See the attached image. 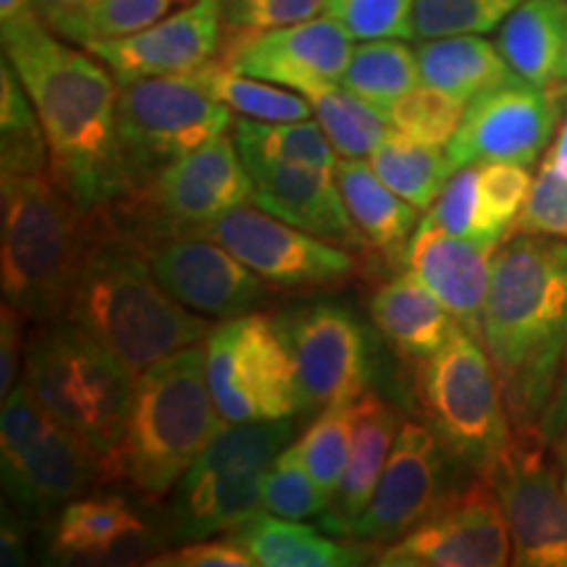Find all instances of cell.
<instances>
[{"instance_id": "obj_1", "label": "cell", "mask_w": 567, "mask_h": 567, "mask_svg": "<svg viewBox=\"0 0 567 567\" xmlns=\"http://www.w3.org/2000/svg\"><path fill=\"white\" fill-rule=\"evenodd\" d=\"M3 59L17 71L48 140V172L84 210L132 193L118 145V80L87 48L48 30L38 13L3 24Z\"/></svg>"}, {"instance_id": "obj_2", "label": "cell", "mask_w": 567, "mask_h": 567, "mask_svg": "<svg viewBox=\"0 0 567 567\" xmlns=\"http://www.w3.org/2000/svg\"><path fill=\"white\" fill-rule=\"evenodd\" d=\"M484 347L509 421L538 431L567 354V239L520 234L496 247Z\"/></svg>"}, {"instance_id": "obj_3", "label": "cell", "mask_w": 567, "mask_h": 567, "mask_svg": "<svg viewBox=\"0 0 567 567\" xmlns=\"http://www.w3.org/2000/svg\"><path fill=\"white\" fill-rule=\"evenodd\" d=\"M66 318L109 347L134 375L210 334L208 318L195 316L161 287L137 234L111 208L97 216Z\"/></svg>"}, {"instance_id": "obj_4", "label": "cell", "mask_w": 567, "mask_h": 567, "mask_svg": "<svg viewBox=\"0 0 567 567\" xmlns=\"http://www.w3.org/2000/svg\"><path fill=\"white\" fill-rule=\"evenodd\" d=\"M101 210H84L51 172L0 174L3 302L27 321L69 316Z\"/></svg>"}, {"instance_id": "obj_5", "label": "cell", "mask_w": 567, "mask_h": 567, "mask_svg": "<svg viewBox=\"0 0 567 567\" xmlns=\"http://www.w3.org/2000/svg\"><path fill=\"white\" fill-rule=\"evenodd\" d=\"M224 423L205 373V344L166 354L134 379L113 478H126L147 499H161L174 492Z\"/></svg>"}, {"instance_id": "obj_6", "label": "cell", "mask_w": 567, "mask_h": 567, "mask_svg": "<svg viewBox=\"0 0 567 567\" xmlns=\"http://www.w3.org/2000/svg\"><path fill=\"white\" fill-rule=\"evenodd\" d=\"M134 375L109 347L71 318L38 323L24 350V381L34 400L101 457L113 478L134 394Z\"/></svg>"}, {"instance_id": "obj_7", "label": "cell", "mask_w": 567, "mask_h": 567, "mask_svg": "<svg viewBox=\"0 0 567 567\" xmlns=\"http://www.w3.org/2000/svg\"><path fill=\"white\" fill-rule=\"evenodd\" d=\"M415 396L446 455L488 476L513 439V421L484 342L457 326L417 363Z\"/></svg>"}, {"instance_id": "obj_8", "label": "cell", "mask_w": 567, "mask_h": 567, "mask_svg": "<svg viewBox=\"0 0 567 567\" xmlns=\"http://www.w3.org/2000/svg\"><path fill=\"white\" fill-rule=\"evenodd\" d=\"M292 417L226 423L174 486V538L193 542L234 534L264 513V476L284 446L292 444Z\"/></svg>"}, {"instance_id": "obj_9", "label": "cell", "mask_w": 567, "mask_h": 567, "mask_svg": "<svg viewBox=\"0 0 567 567\" xmlns=\"http://www.w3.org/2000/svg\"><path fill=\"white\" fill-rule=\"evenodd\" d=\"M3 492L27 515L45 517L103 478L101 457L34 400L24 381L0 413Z\"/></svg>"}, {"instance_id": "obj_10", "label": "cell", "mask_w": 567, "mask_h": 567, "mask_svg": "<svg viewBox=\"0 0 567 567\" xmlns=\"http://www.w3.org/2000/svg\"><path fill=\"white\" fill-rule=\"evenodd\" d=\"M229 126L231 111L193 74L118 84V145L132 193L163 166L221 137Z\"/></svg>"}, {"instance_id": "obj_11", "label": "cell", "mask_w": 567, "mask_h": 567, "mask_svg": "<svg viewBox=\"0 0 567 567\" xmlns=\"http://www.w3.org/2000/svg\"><path fill=\"white\" fill-rule=\"evenodd\" d=\"M205 373L226 423L287 421L300 413V389L276 316L226 318L205 339Z\"/></svg>"}, {"instance_id": "obj_12", "label": "cell", "mask_w": 567, "mask_h": 567, "mask_svg": "<svg viewBox=\"0 0 567 567\" xmlns=\"http://www.w3.org/2000/svg\"><path fill=\"white\" fill-rule=\"evenodd\" d=\"M255 182L229 134L210 140L163 166L151 182L111 205L113 216L137 237L189 231L252 203Z\"/></svg>"}, {"instance_id": "obj_13", "label": "cell", "mask_w": 567, "mask_h": 567, "mask_svg": "<svg viewBox=\"0 0 567 567\" xmlns=\"http://www.w3.org/2000/svg\"><path fill=\"white\" fill-rule=\"evenodd\" d=\"M292 354L300 413L354 402L371 379V339L365 323L347 305L310 302L276 316Z\"/></svg>"}, {"instance_id": "obj_14", "label": "cell", "mask_w": 567, "mask_h": 567, "mask_svg": "<svg viewBox=\"0 0 567 567\" xmlns=\"http://www.w3.org/2000/svg\"><path fill=\"white\" fill-rule=\"evenodd\" d=\"M513 559L505 509L488 476L450 492L439 507L386 544L373 559L384 567H502Z\"/></svg>"}, {"instance_id": "obj_15", "label": "cell", "mask_w": 567, "mask_h": 567, "mask_svg": "<svg viewBox=\"0 0 567 567\" xmlns=\"http://www.w3.org/2000/svg\"><path fill=\"white\" fill-rule=\"evenodd\" d=\"M189 231L226 247L260 279L279 289L337 287L350 281L360 268L358 255L350 250L245 205Z\"/></svg>"}, {"instance_id": "obj_16", "label": "cell", "mask_w": 567, "mask_h": 567, "mask_svg": "<svg viewBox=\"0 0 567 567\" xmlns=\"http://www.w3.org/2000/svg\"><path fill=\"white\" fill-rule=\"evenodd\" d=\"M542 444L547 442L536 429H517L488 478L507 515L513 563L567 567V492Z\"/></svg>"}, {"instance_id": "obj_17", "label": "cell", "mask_w": 567, "mask_h": 567, "mask_svg": "<svg viewBox=\"0 0 567 567\" xmlns=\"http://www.w3.org/2000/svg\"><path fill=\"white\" fill-rule=\"evenodd\" d=\"M137 239L161 287L195 313L226 321L268 300V281L208 237L172 231Z\"/></svg>"}, {"instance_id": "obj_18", "label": "cell", "mask_w": 567, "mask_h": 567, "mask_svg": "<svg viewBox=\"0 0 567 567\" xmlns=\"http://www.w3.org/2000/svg\"><path fill=\"white\" fill-rule=\"evenodd\" d=\"M559 118L557 92L513 74L467 103L446 155L455 168L486 161L530 166L542 155Z\"/></svg>"}, {"instance_id": "obj_19", "label": "cell", "mask_w": 567, "mask_h": 567, "mask_svg": "<svg viewBox=\"0 0 567 567\" xmlns=\"http://www.w3.org/2000/svg\"><path fill=\"white\" fill-rule=\"evenodd\" d=\"M352 48L350 32L326 13L266 32H226L218 61L308 95L342 84Z\"/></svg>"}, {"instance_id": "obj_20", "label": "cell", "mask_w": 567, "mask_h": 567, "mask_svg": "<svg viewBox=\"0 0 567 567\" xmlns=\"http://www.w3.org/2000/svg\"><path fill=\"white\" fill-rule=\"evenodd\" d=\"M446 457L429 425L402 421L379 486L347 536L381 547L423 523L450 494L444 488Z\"/></svg>"}, {"instance_id": "obj_21", "label": "cell", "mask_w": 567, "mask_h": 567, "mask_svg": "<svg viewBox=\"0 0 567 567\" xmlns=\"http://www.w3.org/2000/svg\"><path fill=\"white\" fill-rule=\"evenodd\" d=\"M226 34L224 0H195L153 27L122 40L87 48L113 71L118 84L147 76L195 74L218 59Z\"/></svg>"}, {"instance_id": "obj_22", "label": "cell", "mask_w": 567, "mask_h": 567, "mask_svg": "<svg viewBox=\"0 0 567 567\" xmlns=\"http://www.w3.org/2000/svg\"><path fill=\"white\" fill-rule=\"evenodd\" d=\"M496 247L421 221L405 250L408 271L434 292L457 326L484 342V308Z\"/></svg>"}, {"instance_id": "obj_23", "label": "cell", "mask_w": 567, "mask_h": 567, "mask_svg": "<svg viewBox=\"0 0 567 567\" xmlns=\"http://www.w3.org/2000/svg\"><path fill=\"white\" fill-rule=\"evenodd\" d=\"M255 182L252 203L297 229L334 245L365 247L334 174L284 161H245Z\"/></svg>"}, {"instance_id": "obj_24", "label": "cell", "mask_w": 567, "mask_h": 567, "mask_svg": "<svg viewBox=\"0 0 567 567\" xmlns=\"http://www.w3.org/2000/svg\"><path fill=\"white\" fill-rule=\"evenodd\" d=\"M402 417L389 405L384 396L375 392H363L358 396V417H354V442L350 465H347L344 481L331 499V513L323 517L337 536H347L350 528L363 515L371 496L384 473L389 452L400 434Z\"/></svg>"}, {"instance_id": "obj_25", "label": "cell", "mask_w": 567, "mask_h": 567, "mask_svg": "<svg viewBox=\"0 0 567 567\" xmlns=\"http://www.w3.org/2000/svg\"><path fill=\"white\" fill-rule=\"evenodd\" d=\"M368 310L394 352L415 363L434 354L457 329L442 300L410 271L381 284Z\"/></svg>"}, {"instance_id": "obj_26", "label": "cell", "mask_w": 567, "mask_h": 567, "mask_svg": "<svg viewBox=\"0 0 567 567\" xmlns=\"http://www.w3.org/2000/svg\"><path fill=\"white\" fill-rule=\"evenodd\" d=\"M496 48L520 80L538 87L567 76V0H526L499 27Z\"/></svg>"}, {"instance_id": "obj_27", "label": "cell", "mask_w": 567, "mask_h": 567, "mask_svg": "<svg viewBox=\"0 0 567 567\" xmlns=\"http://www.w3.org/2000/svg\"><path fill=\"white\" fill-rule=\"evenodd\" d=\"M334 176L347 210L354 226L363 231L365 243L386 258H400L421 224L415 205L392 193L379 174L358 158L339 161Z\"/></svg>"}, {"instance_id": "obj_28", "label": "cell", "mask_w": 567, "mask_h": 567, "mask_svg": "<svg viewBox=\"0 0 567 567\" xmlns=\"http://www.w3.org/2000/svg\"><path fill=\"white\" fill-rule=\"evenodd\" d=\"M415 61L421 84L442 90L465 105L515 74L499 48L481 34L423 40L415 51Z\"/></svg>"}, {"instance_id": "obj_29", "label": "cell", "mask_w": 567, "mask_h": 567, "mask_svg": "<svg viewBox=\"0 0 567 567\" xmlns=\"http://www.w3.org/2000/svg\"><path fill=\"white\" fill-rule=\"evenodd\" d=\"M234 536L250 549L255 565L264 567H347L363 565L368 557L363 542L344 544L318 528L268 513L252 517Z\"/></svg>"}, {"instance_id": "obj_30", "label": "cell", "mask_w": 567, "mask_h": 567, "mask_svg": "<svg viewBox=\"0 0 567 567\" xmlns=\"http://www.w3.org/2000/svg\"><path fill=\"white\" fill-rule=\"evenodd\" d=\"M145 536V523L122 496L71 499L51 530L53 555L66 559H105Z\"/></svg>"}, {"instance_id": "obj_31", "label": "cell", "mask_w": 567, "mask_h": 567, "mask_svg": "<svg viewBox=\"0 0 567 567\" xmlns=\"http://www.w3.org/2000/svg\"><path fill=\"white\" fill-rule=\"evenodd\" d=\"M371 168L392 193L417 210H429L457 172L446 147L425 145L396 130H389L371 153Z\"/></svg>"}, {"instance_id": "obj_32", "label": "cell", "mask_w": 567, "mask_h": 567, "mask_svg": "<svg viewBox=\"0 0 567 567\" xmlns=\"http://www.w3.org/2000/svg\"><path fill=\"white\" fill-rule=\"evenodd\" d=\"M231 137L237 142L243 161H284L337 174L339 153L326 137L323 126L310 118L258 122V118L243 116L239 122H234Z\"/></svg>"}, {"instance_id": "obj_33", "label": "cell", "mask_w": 567, "mask_h": 567, "mask_svg": "<svg viewBox=\"0 0 567 567\" xmlns=\"http://www.w3.org/2000/svg\"><path fill=\"white\" fill-rule=\"evenodd\" d=\"M193 76L218 103H224L231 113H239L245 118H258V122H302V118L313 116V105L300 92L243 74V71L226 66L218 59L205 63Z\"/></svg>"}, {"instance_id": "obj_34", "label": "cell", "mask_w": 567, "mask_h": 567, "mask_svg": "<svg viewBox=\"0 0 567 567\" xmlns=\"http://www.w3.org/2000/svg\"><path fill=\"white\" fill-rule=\"evenodd\" d=\"M174 0H80L45 21L48 30L80 48L122 40L168 17Z\"/></svg>"}, {"instance_id": "obj_35", "label": "cell", "mask_w": 567, "mask_h": 567, "mask_svg": "<svg viewBox=\"0 0 567 567\" xmlns=\"http://www.w3.org/2000/svg\"><path fill=\"white\" fill-rule=\"evenodd\" d=\"M421 84L415 51L402 40H363L352 48L342 87L384 113L396 97Z\"/></svg>"}, {"instance_id": "obj_36", "label": "cell", "mask_w": 567, "mask_h": 567, "mask_svg": "<svg viewBox=\"0 0 567 567\" xmlns=\"http://www.w3.org/2000/svg\"><path fill=\"white\" fill-rule=\"evenodd\" d=\"M51 166L48 140L40 116L19 82L17 71L3 59L0 66V172L42 174Z\"/></svg>"}, {"instance_id": "obj_37", "label": "cell", "mask_w": 567, "mask_h": 567, "mask_svg": "<svg viewBox=\"0 0 567 567\" xmlns=\"http://www.w3.org/2000/svg\"><path fill=\"white\" fill-rule=\"evenodd\" d=\"M305 97L313 105L316 122L323 126L339 158H365L392 130L384 113L342 84H329Z\"/></svg>"}, {"instance_id": "obj_38", "label": "cell", "mask_w": 567, "mask_h": 567, "mask_svg": "<svg viewBox=\"0 0 567 567\" xmlns=\"http://www.w3.org/2000/svg\"><path fill=\"white\" fill-rule=\"evenodd\" d=\"M354 417H358V400L331 405L318 413L300 439V450L308 463L310 476L316 478L326 499H334L342 486L347 465H350L354 442Z\"/></svg>"}, {"instance_id": "obj_39", "label": "cell", "mask_w": 567, "mask_h": 567, "mask_svg": "<svg viewBox=\"0 0 567 567\" xmlns=\"http://www.w3.org/2000/svg\"><path fill=\"white\" fill-rule=\"evenodd\" d=\"M467 105L446 92L417 84L384 111L392 130L408 134L425 145L446 147L455 137L460 122H463Z\"/></svg>"}, {"instance_id": "obj_40", "label": "cell", "mask_w": 567, "mask_h": 567, "mask_svg": "<svg viewBox=\"0 0 567 567\" xmlns=\"http://www.w3.org/2000/svg\"><path fill=\"white\" fill-rule=\"evenodd\" d=\"M260 499L268 515L287 517V520H308L323 509H329L316 478L310 476L300 444H289L276 455L271 467L266 471Z\"/></svg>"}, {"instance_id": "obj_41", "label": "cell", "mask_w": 567, "mask_h": 567, "mask_svg": "<svg viewBox=\"0 0 567 567\" xmlns=\"http://www.w3.org/2000/svg\"><path fill=\"white\" fill-rule=\"evenodd\" d=\"M526 0H415V38L486 34Z\"/></svg>"}, {"instance_id": "obj_42", "label": "cell", "mask_w": 567, "mask_h": 567, "mask_svg": "<svg viewBox=\"0 0 567 567\" xmlns=\"http://www.w3.org/2000/svg\"><path fill=\"white\" fill-rule=\"evenodd\" d=\"M530 187L528 166L513 161H486L478 163V193H481V216L488 237L502 243L505 231L517 221L526 208Z\"/></svg>"}, {"instance_id": "obj_43", "label": "cell", "mask_w": 567, "mask_h": 567, "mask_svg": "<svg viewBox=\"0 0 567 567\" xmlns=\"http://www.w3.org/2000/svg\"><path fill=\"white\" fill-rule=\"evenodd\" d=\"M326 13L360 42L415 38V0H329Z\"/></svg>"}, {"instance_id": "obj_44", "label": "cell", "mask_w": 567, "mask_h": 567, "mask_svg": "<svg viewBox=\"0 0 567 567\" xmlns=\"http://www.w3.org/2000/svg\"><path fill=\"white\" fill-rule=\"evenodd\" d=\"M425 224L455 234V237L476 239V243L499 247L494 237H488L484 216H481V193H478V163L463 166L446 182L444 193L429 208Z\"/></svg>"}, {"instance_id": "obj_45", "label": "cell", "mask_w": 567, "mask_h": 567, "mask_svg": "<svg viewBox=\"0 0 567 567\" xmlns=\"http://www.w3.org/2000/svg\"><path fill=\"white\" fill-rule=\"evenodd\" d=\"M329 0H224L226 32H266L321 17Z\"/></svg>"}, {"instance_id": "obj_46", "label": "cell", "mask_w": 567, "mask_h": 567, "mask_svg": "<svg viewBox=\"0 0 567 567\" xmlns=\"http://www.w3.org/2000/svg\"><path fill=\"white\" fill-rule=\"evenodd\" d=\"M515 231L567 239V176L551 172L542 163L526 208L515 221Z\"/></svg>"}, {"instance_id": "obj_47", "label": "cell", "mask_w": 567, "mask_h": 567, "mask_svg": "<svg viewBox=\"0 0 567 567\" xmlns=\"http://www.w3.org/2000/svg\"><path fill=\"white\" fill-rule=\"evenodd\" d=\"M153 567H252L255 557L237 536L193 538L184 547L151 559Z\"/></svg>"}, {"instance_id": "obj_48", "label": "cell", "mask_w": 567, "mask_h": 567, "mask_svg": "<svg viewBox=\"0 0 567 567\" xmlns=\"http://www.w3.org/2000/svg\"><path fill=\"white\" fill-rule=\"evenodd\" d=\"M24 321L27 318L13 305L3 302V308H0V394H3V400L19 384L21 352L27 350Z\"/></svg>"}, {"instance_id": "obj_49", "label": "cell", "mask_w": 567, "mask_h": 567, "mask_svg": "<svg viewBox=\"0 0 567 567\" xmlns=\"http://www.w3.org/2000/svg\"><path fill=\"white\" fill-rule=\"evenodd\" d=\"M538 434L547 444H559L567 436V354L563 363V373H559L555 396H551L547 413H544L542 423H538Z\"/></svg>"}, {"instance_id": "obj_50", "label": "cell", "mask_w": 567, "mask_h": 567, "mask_svg": "<svg viewBox=\"0 0 567 567\" xmlns=\"http://www.w3.org/2000/svg\"><path fill=\"white\" fill-rule=\"evenodd\" d=\"M3 565L27 563V530L17 520L3 517Z\"/></svg>"}, {"instance_id": "obj_51", "label": "cell", "mask_w": 567, "mask_h": 567, "mask_svg": "<svg viewBox=\"0 0 567 567\" xmlns=\"http://www.w3.org/2000/svg\"><path fill=\"white\" fill-rule=\"evenodd\" d=\"M544 166H549L551 172L567 176V118H565L563 130H559V134H557V142L551 145L547 158H544Z\"/></svg>"}, {"instance_id": "obj_52", "label": "cell", "mask_w": 567, "mask_h": 567, "mask_svg": "<svg viewBox=\"0 0 567 567\" xmlns=\"http://www.w3.org/2000/svg\"><path fill=\"white\" fill-rule=\"evenodd\" d=\"M34 0H0V24H9V21L32 17Z\"/></svg>"}, {"instance_id": "obj_53", "label": "cell", "mask_w": 567, "mask_h": 567, "mask_svg": "<svg viewBox=\"0 0 567 567\" xmlns=\"http://www.w3.org/2000/svg\"><path fill=\"white\" fill-rule=\"evenodd\" d=\"M76 3H80V0H34V11H38V17L42 21H51L53 17H59V13Z\"/></svg>"}, {"instance_id": "obj_54", "label": "cell", "mask_w": 567, "mask_h": 567, "mask_svg": "<svg viewBox=\"0 0 567 567\" xmlns=\"http://www.w3.org/2000/svg\"><path fill=\"white\" fill-rule=\"evenodd\" d=\"M563 486H565V492H567V436L563 439Z\"/></svg>"}, {"instance_id": "obj_55", "label": "cell", "mask_w": 567, "mask_h": 567, "mask_svg": "<svg viewBox=\"0 0 567 567\" xmlns=\"http://www.w3.org/2000/svg\"><path fill=\"white\" fill-rule=\"evenodd\" d=\"M174 3H182V6H187V3H195V0H174Z\"/></svg>"}]
</instances>
